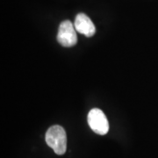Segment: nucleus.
Instances as JSON below:
<instances>
[{"label": "nucleus", "instance_id": "nucleus-1", "mask_svg": "<svg viewBox=\"0 0 158 158\" xmlns=\"http://www.w3.org/2000/svg\"><path fill=\"white\" fill-rule=\"evenodd\" d=\"M47 144L55 151L56 155H63L67 149L66 132L61 126H53L47 131L45 136Z\"/></svg>", "mask_w": 158, "mask_h": 158}, {"label": "nucleus", "instance_id": "nucleus-2", "mask_svg": "<svg viewBox=\"0 0 158 158\" xmlns=\"http://www.w3.org/2000/svg\"><path fill=\"white\" fill-rule=\"evenodd\" d=\"M88 124L93 132L99 135H105L109 131V122L105 113L100 109L93 108L87 117Z\"/></svg>", "mask_w": 158, "mask_h": 158}, {"label": "nucleus", "instance_id": "nucleus-3", "mask_svg": "<svg viewBox=\"0 0 158 158\" xmlns=\"http://www.w3.org/2000/svg\"><path fill=\"white\" fill-rule=\"evenodd\" d=\"M57 40L63 47H72L77 42V30L69 20L62 21L58 29Z\"/></svg>", "mask_w": 158, "mask_h": 158}, {"label": "nucleus", "instance_id": "nucleus-4", "mask_svg": "<svg viewBox=\"0 0 158 158\" xmlns=\"http://www.w3.org/2000/svg\"><path fill=\"white\" fill-rule=\"evenodd\" d=\"M74 26L77 32L84 34L86 37H92L96 33L95 25L85 13H79L77 15Z\"/></svg>", "mask_w": 158, "mask_h": 158}]
</instances>
